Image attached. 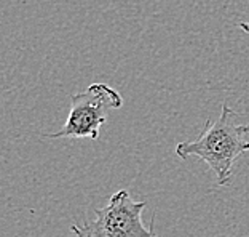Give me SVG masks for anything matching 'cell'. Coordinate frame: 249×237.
<instances>
[{
    "instance_id": "obj_4",
    "label": "cell",
    "mask_w": 249,
    "mask_h": 237,
    "mask_svg": "<svg viewBox=\"0 0 249 237\" xmlns=\"http://www.w3.org/2000/svg\"><path fill=\"white\" fill-rule=\"evenodd\" d=\"M240 27H241V29L245 31V32L249 34V21H248V22H240Z\"/></svg>"
},
{
    "instance_id": "obj_3",
    "label": "cell",
    "mask_w": 249,
    "mask_h": 237,
    "mask_svg": "<svg viewBox=\"0 0 249 237\" xmlns=\"http://www.w3.org/2000/svg\"><path fill=\"white\" fill-rule=\"evenodd\" d=\"M120 93L106 83H93L85 92L72 97V104L66 123L54 133H43V138H89L98 139L101 127L112 109H120Z\"/></svg>"
},
{
    "instance_id": "obj_5",
    "label": "cell",
    "mask_w": 249,
    "mask_h": 237,
    "mask_svg": "<svg viewBox=\"0 0 249 237\" xmlns=\"http://www.w3.org/2000/svg\"><path fill=\"white\" fill-rule=\"evenodd\" d=\"M246 132L249 133V123H248V125H246Z\"/></svg>"
},
{
    "instance_id": "obj_2",
    "label": "cell",
    "mask_w": 249,
    "mask_h": 237,
    "mask_svg": "<svg viewBox=\"0 0 249 237\" xmlns=\"http://www.w3.org/2000/svg\"><path fill=\"white\" fill-rule=\"evenodd\" d=\"M147 202H134L128 191L112 194L109 204L96 208L93 221L72 224L71 231L75 237H157L154 221L145 226L142 212Z\"/></svg>"
},
{
    "instance_id": "obj_1",
    "label": "cell",
    "mask_w": 249,
    "mask_h": 237,
    "mask_svg": "<svg viewBox=\"0 0 249 237\" xmlns=\"http://www.w3.org/2000/svg\"><path fill=\"white\" fill-rule=\"evenodd\" d=\"M238 117L227 103H224L217 120H206L201 137L195 141L179 143L176 154L182 160L190 156L205 160L216 175L217 186L230 184L235 162L249 151V141L245 139L246 125L238 122Z\"/></svg>"
}]
</instances>
